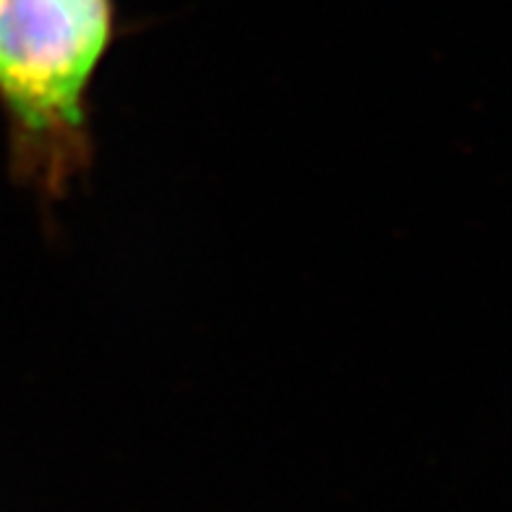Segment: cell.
<instances>
[{
  "label": "cell",
  "instance_id": "cell-1",
  "mask_svg": "<svg viewBox=\"0 0 512 512\" xmlns=\"http://www.w3.org/2000/svg\"><path fill=\"white\" fill-rule=\"evenodd\" d=\"M115 40V0H6L0 8L8 173L45 207L92 168L89 89Z\"/></svg>",
  "mask_w": 512,
  "mask_h": 512
},
{
  "label": "cell",
  "instance_id": "cell-2",
  "mask_svg": "<svg viewBox=\"0 0 512 512\" xmlns=\"http://www.w3.org/2000/svg\"><path fill=\"white\" fill-rule=\"evenodd\" d=\"M3 3H6V0H0V8H3Z\"/></svg>",
  "mask_w": 512,
  "mask_h": 512
}]
</instances>
